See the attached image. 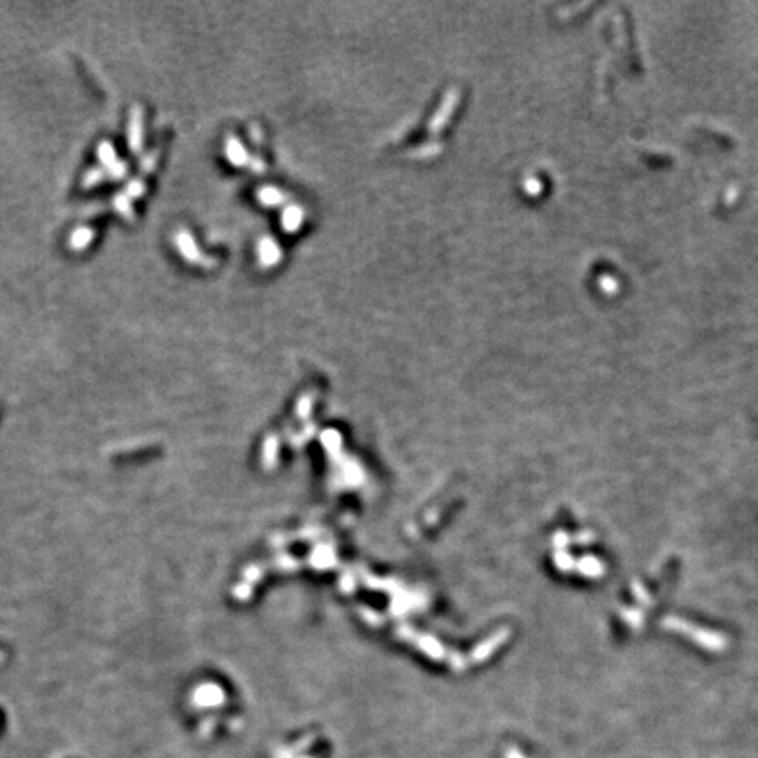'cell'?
<instances>
[{
    "label": "cell",
    "instance_id": "cell-2",
    "mask_svg": "<svg viewBox=\"0 0 758 758\" xmlns=\"http://www.w3.org/2000/svg\"><path fill=\"white\" fill-rule=\"evenodd\" d=\"M93 237H95L93 228H88V227L78 228V231L71 235V239H69V247H71L72 251H83L85 247L90 246Z\"/></svg>",
    "mask_w": 758,
    "mask_h": 758
},
{
    "label": "cell",
    "instance_id": "cell-3",
    "mask_svg": "<svg viewBox=\"0 0 758 758\" xmlns=\"http://www.w3.org/2000/svg\"><path fill=\"white\" fill-rule=\"evenodd\" d=\"M102 177H104V169H92L86 173V176L83 177V187L92 188L95 185H100Z\"/></svg>",
    "mask_w": 758,
    "mask_h": 758
},
{
    "label": "cell",
    "instance_id": "cell-1",
    "mask_svg": "<svg viewBox=\"0 0 758 758\" xmlns=\"http://www.w3.org/2000/svg\"><path fill=\"white\" fill-rule=\"evenodd\" d=\"M129 142L132 151H139L142 148V109L134 107L132 118H130Z\"/></svg>",
    "mask_w": 758,
    "mask_h": 758
}]
</instances>
